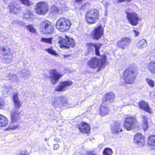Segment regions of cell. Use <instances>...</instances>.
Returning a JSON list of instances; mask_svg holds the SVG:
<instances>
[{
  "label": "cell",
  "instance_id": "26",
  "mask_svg": "<svg viewBox=\"0 0 155 155\" xmlns=\"http://www.w3.org/2000/svg\"><path fill=\"white\" fill-rule=\"evenodd\" d=\"M106 62H107V57L105 55H103L101 57L100 65L98 69V71H100L101 70L102 68H103L106 65Z\"/></svg>",
  "mask_w": 155,
  "mask_h": 155
},
{
  "label": "cell",
  "instance_id": "37",
  "mask_svg": "<svg viewBox=\"0 0 155 155\" xmlns=\"http://www.w3.org/2000/svg\"><path fill=\"white\" fill-rule=\"evenodd\" d=\"M20 1L24 4V5H27V6H30L31 3L29 0H19Z\"/></svg>",
  "mask_w": 155,
  "mask_h": 155
},
{
  "label": "cell",
  "instance_id": "8",
  "mask_svg": "<svg viewBox=\"0 0 155 155\" xmlns=\"http://www.w3.org/2000/svg\"><path fill=\"white\" fill-rule=\"evenodd\" d=\"M137 119L133 117H128L124 120V126L127 130H130L135 128L137 125Z\"/></svg>",
  "mask_w": 155,
  "mask_h": 155
},
{
  "label": "cell",
  "instance_id": "3",
  "mask_svg": "<svg viewBox=\"0 0 155 155\" xmlns=\"http://www.w3.org/2000/svg\"><path fill=\"white\" fill-rule=\"evenodd\" d=\"M59 44L61 48L69 49L75 47V41L72 38L65 36L60 38Z\"/></svg>",
  "mask_w": 155,
  "mask_h": 155
},
{
  "label": "cell",
  "instance_id": "31",
  "mask_svg": "<svg viewBox=\"0 0 155 155\" xmlns=\"http://www.w3.org/2000/svg\"><path fill=\"white\" fill-rule=\"evenodd\" d=\"M148 68L149 70L152 72L153 74L155 73V62H151V63H149V65H148Z\"/></svg>",
  "mask_w": 155,
  "mask_h": 155
},
{
  "label": "cell",
  "instance_id": "4",
  "mask_svg": "<svg viewBox=\"0 0 155 155\" xmlns=\"http://www.w3.org/2000/svg\"><path fill=\"white\" fill-rule=\"evenodd\" d=\"M1 58L3 63L8 64L11 62L13 58V55L10 49L7 47H3L1 51Z\"/></svg>",
  "mask_w": 155,
  "mask_h": 155
},
{
  "label": "cell",
  "instance_id": "41",
  "mask_svg": "<svg viewBox=\"0 0 155 155\" xmlns=\"http://www.w3.org/2000/svg\"><path fill=\"white\" fill-rule=\"evenodd\" d=\"M10 79H12V80H14V81L16 80V79H17V77H16V76H15V75H11V76H10V77L9 78Z\"/></svg>",
  "mask_w": 155,
  "mask_h": 155
},
{
  "label": "cell",
  "instance_id": "7",
  "mask_svg": "<svg viewBox=\"0 0 155 155\" xmlns=\"http://www.w3.org/2000/svg\"><path fill=\"white\" fill-rule=\"evenodd\" d=\"M35 10L38 15H44L48 11V6L46 2H41L36 4Z\"/></svg>",
  "mask_w": 155,
  "mask_h": 155
},
{
  "label": "cell",
  "instance_id": "14",
  "mask_svg": "<svg viewBox=\"0 0 155 155\" xmlns=\"http://www.w3.org/2000/svg\"><path fill=\"white\" fill-rule=\"evenodd\" d=\"M115 99V95L113 92H108L104 95L102 99V101L104 104H110L112 103Z\"/></svg>",
  "mask_w": 155,
  "mask_h": 155
},
{
  "label": "cell",
  "instance_id": "17",
  "mask_svg": "<svg viewBox=\"0 0 155 155\" xmlns=\"http://www.w3.org/2000/svg\"><path fill=\"white\" fill-rule=\"evenodd\" d=\"M72 84H73V82L71 81H62V82H60L58 85V87L55 89V91H62L67 87L72 85Z\"/></svg>",
  "mask_w": 155,
  "mask_h": 155
},
{
  "label": "cell",
  "instance_id": "27",
  "mask_svg": "<svg viewBox=\"0 0 155 155\" xmlns=\"http://www.w3.org/2000/svg\"><path fill=\"white\" fill-rule=\"evenodd\" d=\"M155 136L154 135L150 136L148 139L147 144L150 147L155 146Z\"/></svg>",
  "mask_w": 155,
  "mask_h": 155
},
{
  "label": "cell",
  "instance_id": "35",
  "mask_svg": "<svg viewBox=\"0 0 155 155\" xmlns=\"http://www.w3.org/2000/svg\"><path fill=\"white\" fill-rule=\"evenodd\" d=\"M46 51H47L49 53L51 54V55L56 56H58V54H57L53 50L51 49H46Z\"/></svg>",
  "mask_w": 155,
  "mask_h": 155
},
{
  "label": "cell",
  "instance_id": "21",
  "mask_svg": "<svg viewBox=\"0 0 155 155\" xmlns=\"http://www.w3.org/2000/svg\"><path fill=\"white\" fill-rule=\"evenodd\" d=\"M110 109L105 104H102L100 107V114L101 116H105L109 113Z\"/></svg>",
  "mask_w": 155,
  "mask_h": 155
},
{
  "label": "cell",
  "instance_id": "38",
  "mask_svg": "<svg viewBox=\"0 0 155 155\" xmlns=\"http://www.w3.org/2000/svg\"><path fill=\"white\" fill-rule=\"evenodd\" d=\"M5 106V102L2 98L0 97V109H2Z\"/></svg>",
  "mask_w": 155,
  "mask_h": 155
},
{
  "label": "cell",
  "instance_id": "28",
  "mask_svg": "<svg viewBox=\"0 0 155 155\" xmlns=\"http://www.w3.org/2000/svg\"><path fill=\"white\" fill-rule=\"evenodd\" d=\"M142 127L144 131H146L148 128L147 118L145 116H144L142 118Z\"/></svg>",
  "mask_w": 155,
  "mask_h": 155
},
{
  "label": "cell",
  "instance_id": "33",
  "mask_svg": "<svg viewBox=\"0 0 155 155\" xmlns=\"http://www.w3.org/2000/svg\"><path fill=\"white\" fill-rule=\"evenodd\" d=\"M27 28L28 29V30L30 32H31V33H35L37 32L35 28H34L32 25H28L27 27Z\"/></svg>",
  "mask_w": 155,
  "mask_h": 155
},
{
  "label": "cell",
  "instance_id": "39",
  "mask_svg": "<svg viewBox=\"0 0 155 155\" xmlns=\"http://www.w3.org/2000/svg\"><path fill=\"white\" fill-rule=\"evenodd\" d=\"M146 81H147L148 84L150 87H154V81H153L149 79L148 78L146 79Z\"/></svg>",
  "mask_w": 155,
  "mask_h": 155
},
{
  "label": "cell",
  "instance_id": "44",
  "mask_svg": "<svg viewBox=\"0 0 155 155\" xmlns=\"http://www.w3.org/2000/svg\"><path fill=\"white\" fill-rule=\"evenodd\" d=\"M81 1H82V0H75V2H81Z\"/></svg>",
  "mask_w": 155,
  "mask_h": 155
},
{
  "label": "cell",
  "instance_id": "30",
  "mask_svg": "<svg viewBox=\"0 0 155 155\" xmlns=\"http://www.w3.org/2000/svg\"><path fill=\"white\" fill-rule=\"evenodd\" d=\"M147 41L143 39L139 41L138 43L137 44V46L139 48H144L147 46Z\"/></svg>",
  "mask_w": 155,
  "mask_h": 155
},
{
  "label": "cell",
  "instance_id": "16",
  "mask_svg": "<svg viewBox=\"0 0 155 155\" xmlns=\"http://www.w3.org/2000/svg\"><path fill=\"white\" fill-rule=\"evenodd\" d=\"M130 41H131V39L130 38H123L117 43V46L118 48L125 49L128 47Z\"/></svg>",
  "mask_w": 155,
  "mask_h": 155
},
{
  "label": "cell",
  "instance_id": "11",
  "mask_svg": "<svg viewBox=\"0 0 155 155\" xmlns=\"http://www.w3.org/2000/svg\"><path fill=\"white\" fill-rule=\"evenodd\" d=\"M103 34V29L101 26H100L99 27L95 29L91 34V36L92 38L94 40L99 39L101 38L102 35Z\"/></svg>",
  "mask_w": 155,
  "mask_h": 155
},
{
  "label": "cell",
  "instance_id": "34",
  "mask_svg": "<svg viewBox=\"0 0 155 155\" xmlns=\"http://www.w3.org/2000/svg\"><path fill=\"white\" fill-rule=\"evenodd\" d=\"M59 10L58 8L55 6H53L51 8V12L53 14H56L58 12Z\"/></svg>",
  "mask_w": 155,
  "mask_h": 155
},
{
  "label": "cell",
  "instance_id": "29",
  "mask_svg": "<svg viewBox=\"0 0 155 155\" xmlns=\"http://www.w3.org/2000/svg\"><path fill=\"white\" fill-rule=\"evenodd\" d=\"M92 46H94L95 48V52H96V55L97 56H100V53L99 50L101 47L102 46V45L100 43H97V44H92L91 43Z\"/></svg>",
  "mask_w": 155,
  "mask_h": 155
},
{
  "label": "cell",
  "instance_id": "36",
  "mask_svg": "<svg viewBox=\"0 0 155 155\" xmlns=\"http://www.w3.org/2000/svg\"><path fill=\"white\" fill-rule=\"evenodd\" d=\"M52 38H42L41 39V41L42 42H46V43H48L49 44L52 43Z\"/></svg>",
  "mask_w": 155,
  "mask_h": 155
},
{
  "label": "cell",
  "instance_id": "40",
  "mask_svg": "<svg viewBox=\"0 0 155 155\" xmlns=\"http://www.w3.org/2000/svg\"><path fill=\"white\" fill-rule=\"evenodd\" d=\"M21 75H23V76H25L26 77L27 76H29V72L27 71V70H25V71H22L21 72Z\"/></svg>",
  "mask_w": 155,
  "mask_h": 155
},
{
  "label": "cell",
  "instance_id": "25",
  "mask_svg": "<svg viewBox=\"0 0 155 155\" xmlns=\"http://www.w3.org/2000/svg\"><path fill=\"white\" fill-rule=\"evenodd\" d=\"M8 120L6 117L0 115V127H5L8 124Z\"/></svg>",
  "mask_w": 155,
  "mask_h": 155
},
{
  "label": "cell",
  "instance_id": "10",
  "mask_svg": "<svg viewBox=\"0 0 155 155\" xmlns=\"http://www.w3.org/2000/svg\"><path fill=\"white\" fill-rule=\"evenodd\" d=\"M62 75L59 73L55 69H52L49 71V78L51 79L52 84H55L59 80L60 78H61Z\"/></svg>",
  "mask_w": 155,
  "mask_h": 155
},
{
  "label": "cell",
  "instance_id": "18",
  "mask_svg": "<svg viewBox=\"0 0 155 155\" xmlns=\"http://www.w3.org/2000/svg\"><path fill=\"white\" fill-rule=\"evenodd\" d=\"M110 129H111V132L114 134H118L120 131H122L120 128V123L117 121L114 122L111 124Z\"/></svg>",
  "mask_w": 155,
  "mask_h": 155
},
{
  "label": "cell",
  "instance_id": "42",
  "mask_svg": "<svg viewBox=\"0 0 155 155\" xmlns=\"http://www.w3.org/2000/svg\"><path fill=\"white\" fill-rule=\"evenodd\" d=\"M118 2L119 3H121V2H130L131 0H117Z\"/></svg>",
  "mask_w": 155,
  "mask_h": 155
},
{
  "label": "cell",
  "instance_id": "15",
  "mask_svg": "<svg viewBox=\"0 0 155 155\" xmlns=\"http://www.w3.org/2000/svg\"><path fill=\"white\" fill-rule=\"evenodd\" d=\"M78 129L83 134H88L90 132V126L87 122H81L79 125Z\"/></svg>",
  "mask_w": 155,
  "mask_h": 155
},
{
  "label": "cell",
  "instance_id": "2",
  "mask_svg": "<svg viewBox=\"0 0 155 155\" xmlns=\"http://www.w3.org/2000/svg\"><path fill=\"white\" fill-rule=\"evenodd\" d=\"M99 18V13L96 9H91L86 13L85 20L89 24H93L98 20Z\"/></svg>",
  "mask_w": 155,
  "mask_h": 155
},
{
  "label": "cell",
  "instance_id": "1",
  "mask_svg": "<svg viewBox=\"0 0 155 155\" xmlns=\"http://www.w3.org/2000/svg\"><path fill=\"white\" fill-rule=\"evenodd\" d=\"M137 74V68L134 64L130 65L124 71L123 79L127 84L133 83L136 79Z\"/></svg>",
  "mask_w": 155,
  "mask_h": 155
},
{
  "label": "cell",
  "instance_id": "9",
  "mask_svg": "<svg viewBox=\"0 0 155 155\" xmlns=\"http://www.w3.org/2000/svg\"><path fill=\"white\" fill-rule=\"evenodd\" d=\"M127 17L128 20L131 25L135 26L137 25L139 19L136 13L127 12Z\"/></svg>",
  "mask_w": 155,
  "mask_h": 155
},
{
  "label": "cell",
  "instance_id": "24",
  "mask_svg": "<svg viewBox=\"0 0 155 155\" xmlns=\"http://www.w3.org/2000/svg\"><path fill=\"white\" fill-rule=\"evenodd\" d=\"M19 118V113L17 111H14L12 113L11 120L12 122H17Z\"/></svg>",
  "mask_w": 155,
  "mask_h": 155
},
{
  "label": "cell",
  "instance_id": "5",
  "mask_svg": "<svg viewBox=\"0 0 155 155\" xmlns=\"http://www.w3.org/2000/svg\"><path fill=\"white\" fill-rule=\"evenodd\" d=\"M71 23L68 19L61 18L58 20L56 23V28L60 31L65 32L69 29Z\"/></svg>",
  "mask_w": 155,
  "mask_h": 155
},
{
  "label": "cell",
  "instance_id": "13",
  "mask_svg": "<svg viewBox=\"0 0 155 155\" xmlns=\"http://www.w3.org/2000/svg\"><path fill=\"white\" fill-rule=\"evenodd\" d=\"M9 7L11 12L14 14H17L19 13L21 9V7L19 4L15 2H11Z\"/></svg>",
  "mask_w": 155,
  "mask_h": 155
},
{
  "label": "cell",
  "instance_id": "12",
  "mask_svg": "<svg viewBox=\"0 0 155 155\" xmlns=\"http://www.w3.org/2000/svg\"><path fill=\"white\" fill-rule=\"evenodd\" d=\"M134 141L139 147H143L145 145V138L141 133H137L135 135Z\"/></svg>",
  "mask_w": 155,
  "mask_h": 155
},
{
  "label": "cell",
  "instance_id": "6",
  "mask_svg": "<svg viewBox=\"0 0 155 155\" xmlns=\"http://www.w3.org/2000/svg\"><path fill=\"white\" fill-rule=\"evenodd\" d=\"M54 30L53 24L48 21H44L41 24L40 30L43 34H51L53 32Z\"/></svg>",
  "mask_w": 155,
  "mask_h": 155
},
{
  "label": "cell",
  "instance_id": "32",
  "mask_svg": "<svg viewBox=\"0 0 155 155\" xmlns=\"http://www.w3.org/2000/svg\"><path fill=\"white\" fill-rule=\"evenodd\" d=\"M113 154V151L111 149L107 148L103 151V154L105 155H111Z\"/></svg>",
  "mask_w": 155,
  "mask_h": 155
},
{
  "label": "cell",
  "instance_id": "19",
  "mask_svg": "<svg viewBox=\"0 0 155 155\" xmlns=\"http://www.w3.org/2000/svg\"><path fill=\"white\" fill-rule=\"evenodd\" d=\"M138 105L139 107L141 109L143 110H145V111H147V112L149 113H152V110L150 109L148 103L146 101H140Z\"/></svg>",
  "mask_w": 155,
  "mask_h": 155
},
{
  "label": "cell",
  "instance_id": "23",
  "mask_svg": "<svg viewBox=\"0 0 155 155\" xmlns=\"http://www.w3.org/2000/svg\"><path fill=\"white\" fill-rule=\"evenodd\" d=\"M13 102H14L15 107H16L17 108H20L21 106V103L20 101L18 95V93H15V94L13 95Z\"/></svg>",
  "mask_w": 155,
  "mask_h": 155
},
{
  "label": "cell",
  "instance_id": "20",
  "mask_svg": "<svg viewBox=\"0 0 155 155\" xmlns=\"http://www.w3.org/2000/svg\"><path fill=\"white\" fill-rule=\"evenodd\" d=\"M100 59L97 58H92L88 62V66L91 68L95 69L97 68L99 65Z\"/></svg>",
  "mask_w": 155,
  "mask_h": 155
},
{
  "label": "cell",
  "instance_id": "43",
  "mask_svg": "<svg viewBox=\"0 0 155 155\" xmlns=\"http://www.w3.org/2000/svg\"><path fill=\"white\" fill-rule=\"evenodd\" d=\"M134 31L136 32V37H137L138 35H139V32H137V31Z\"/></svg>",
  "mask_w": 155,
  "mask_h": 155
},
{
  "label": "cell",
  "instance_id": "22",
  "mask_svg": "<svg viewBox=\"0 0 155 155\" xmlns=\"http://www.w3.org/2000/svg\"><path fill=\"white\" fill-rule=\"evenodd\" d=\"M34 15L32 11L27 10L23 14V18L28 21H32L34 19Z\"/></svg>",
  "mask_w": 155,
  "mask_h": 155
}]
</instances>
